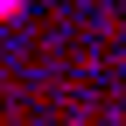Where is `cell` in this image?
<instances>
[{"label": "cell", "mask_w": 126, "mask_h": 126, "mask_svg": "<svg viewBox=\"0 0 126 126\" xmlns=\"http://www.w3.org/2000/svg\"><path fill=\"white\" fill-rule=\"evenodd\" d=\"M0 7H7V0H0Z\"/></svg>", "instance_id": "6da1fadb"}]
</instances>
